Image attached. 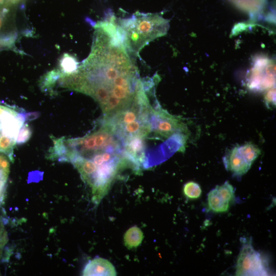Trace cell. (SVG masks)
Listing matches in <instances>:
<instances>
[{"label":"cell","instance_id":"obj_1","mask_svg":"<svg viewBox=\"0 0 276 276\" xmlns=\"http://www.w3.org/2000/svg\"><path fill=\"white\" fill-rule=\"evenodd\" d=\"M96 32L91 53L79 67L83 76L81 93L98 103L106 118L130 105L145 82L118 34L105 28Z\"/></svg>","mask_w":276,"mask_h":276},{"label":"cell","instance_id":"obj_2","mask_svg":"<svg viewBox=\"0 0 276 276\" xmlns=\"http://www.w3.org/2000/svg\"><path fill=\"white\" fill-rule=\"evenodd\" d=\"M129 51L137 53L152 40L165 34L168 22L157 14L137 12L116 24Z\"/></svg>","mask_w":276,"mask_h":276},{"label":"cell","instance_id":"obj_3","mask_svg":"<svg viewBox=\"0 0 276 276\" xmlns=\"http://www.w3.org/2000/svg\"><path fill=\"white\" fill-rule=\"evenodd\" d=\"M151 121L150 141L169 139L176 134H187L186 125L180 120L163 109L156 102L154 106Z\"/></svg>","mask_w":276,"mask_h":276},{"label":"cell","instance_id":"obj_4","mask_svg":"<svg viewBox=\"0 0 276 276\" xmlns=\"http://www.w3.org/2000/svg\"><path fill=\"white\" fill-rule=\"evenodd\" d=\"M242 247L237 261V275H268L269 268L262 255L255 250L250 239L241 238Z\"/></svg>","mask_w":276,"mask_h":276},{"label":"cell","instance_id":"obj_5","mask_svg":"<svg viewBox=\"0 0 276 276\" xmlns=\"http://www.w3.org/2000/svg\"><path fill=\"white\" fill-rule=\"evenodd\" d=\"M26 122L21 109L0 102V134L16 141L19 129Z\"/></svg>","mask_w":276,"mask_h":276},{"label":"cell","instance_id":"obj_6","mask_svg":"<svg viewBox=\"0 0 276 276\" xmlns=\"http://www.w3.org/2000/svg\"><path fill=\"white\" fill-rule=\"evenodd\" d=\"M235 190L227 181L221 186H216L208 195L209 209L215 213L228 211L230 204L235 200Z\"/></svg>","mask_w":276,"mask_h":276},{"label":"cell","instance_id":"obj_7","mask_svg":"<svg viewBox=\"0 0 276 276\" xmlns=\"http://www.w3.org/2000/svg\"><path fill=\"white\" fill-rule=\"evenodd\" d=\"M223 162L226 169L238 176L245 174L252 165L239 145L228 151L223 157Z\"/></svg>","mask_w":276,"mask_h":276},{"label":"cell","instance_id":"obj_8","mask_svg":"<svg viewBox=\"0 0 276 276\" xmlns=\"http://www.w3.org/2000/svg\"><path fill=\"white\" fill-rule=\"evenodd\" d=\"M117 274L113 265L107 259L100 257L90 261L82 272L85 276H114Z\"/></svg>","mask_w":276,"mask_h":276},{"label":"cell","instance_id":"obj_9","mask_svg":"<svg viewBox=\"0 0 276 276\" xmlns=\"http://www.w3.org/2000/svg\"><path fill=\"white\" fill-rule=\"evenodd\" d=\"M144 235L141 229L136 226L129 228L124 235V243L129 249L136 248L143 240Z\"/></svg>","mask_w":276,"mask_h":276},{"label":"cell","instance_id":"obj_10","mask_svg":"<svg viewBox=\"0 0 276 276\" xmlns=\"http://www.w3.org/2000/svg\"><path fill=\"white\" fill-rule=\"evenodd\" d=\"M59 66L62 74H71L76 72L79 68V63L76 59L68 54H64L60 60Z\"/></svg>","mask_w":276,"mask_h":276},{"label":"cell","instance_id":"obj_11","mask_svg":"<svg viewBox=\"0 0 276 276\" xmlns=\"http://www.w3.org/2000/svg\"><path fill=\"white\" fill-rule=\"evenodd\" d=\"M16 142L11 138L0 134V153L6 155L13 162V149Z\"/></svg>","mask_w":276,"mask_h":276},{"label":"cell","instance_id":"obj_12","mask_svg":"<svg viewBox=\"0 0 276 276\" xmlns=\"http://www.w3.org/2000/svg\"><path fill=\"white\" fill-rule=\"evenodd\" d=\"M183 192L188 198L195 199L200 196L202 191L199 184L194 181H189L183 186Z\"/></svg>","mask_w":276,"mask_h":276},{"label":"cell","instance_id":"obj_13","mask_svg":"<svg viewBox=\"0 0 276 276\" xmlns=\"http://www.w3.org/2000/svg\"><path fill=\"white\" fill-rule=\"evenodd\" d=\"M32 130L27 124H24L19 130L16 144L21 145L27 142L31 137Z\"/></svg>","mask_w":276,"mask_h":276},{"label":"cell","instance_id":"obj_14","mask_svg":"<svg viewBox=\"0 0 276 276\" xmlns=\"http://www.w3.org/2000/svg\"><path fill=\"white\" fill-rule=\"evenodd\" d=\"M9 173V171H6L0 168V199L3 196Z\"/></svg>","mask_w":276,"mask_h":276},{"label":"cell","instance_id":"obj_15","mask_svg":"<svg viewBox=\"0 0 276 276\" xmlns=\"http://www.w3.org/2000/svg\"><path fill=\"white\" fill-rule=\"evenodd\" d=\"M265 99L267 104L275 105V90L269 91L266 94Z\"/></svg>","mask_w":276,"mask_h":276},{"label":"cell","instance_id":"obj_16","mask_svg":"<svg viewBox=\"0 0 276 276\" xmlns=\"http://www.w3.org/2000/svg\"><path fill=\"white\" fill-rule=\"evenodd\" d=\"M39 117V113L37 112L25 113L26 121H31Z\"/></svg>","mask_w":276,"mask_h":276},{"label":"cell","instance_id":"obj_17","mask_svg":"<svg viewBox=\"0 0 276 276\" xmlns=\"http://www.w3.org/2000/svg\"><path fill=\"white\" fill-rule=\"evenodd\" d=\"M6 236H0V249L2 248V246L6 243Z\"/></svg>","mask_w":276,"mask_h":276},{"label":"cell","instance_id":"obj_18","mask_svg":"<svg viewBox=\"0 0 276 276\" xmlns=\"http://www.w3.org/2000/svg\"><path fill=\"white\" fill-rule=\"evenodd\" d=\"M9 4H15L22 0H6Z\"/></svg>","mask_w":276,"mask_h":276},{"label":"cell","instance_id":"obj_19","mask_svg":"<svg viewBox=\"0 0 276 276\" xmlns=\"http://www.w3.org/2000/svg\"><path fill=\"white\" fill-rule=\"evenodd\" d=\"M3 22V18L2 16H0V29L2 28V25Z\"/></svg>","mask_w":276,"mask_h":276},{"label":"cell","instance_id":"obj_20","mask_svg":"<svg viewBox=\"0 0 276 276\" xmlns=\"http://www.w3.org/2000/svg\"><path fill=\"white\" fill-rule=\"evenodd\" d=\"M4 2V0H0V4H3Z\"/></svg>","mask_w":276,"mask_h":276},{"label":"cell","instance_id":"obj_21","mask_svg":"<svg viewBox=\"0 0 276 276\" xmlns=\"http://www.w3.org/2000/svg\"><path fill=\"white\" fill-rule=\"evenodd\" d=\"M0 49H1V47H0Z\"/></svg>","mask_w":276,"mask_h":276}]
</instances>
